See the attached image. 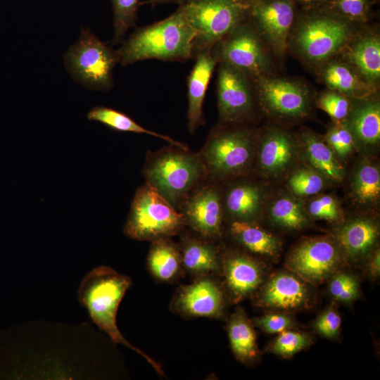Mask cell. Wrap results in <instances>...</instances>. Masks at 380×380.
I'll list each match as a JSON object with an SVG mask.
<instances>
[{
	"label": "cell",
	"mask_w": 380,
	"mask_h": 380,
	"mask_svg": "<svg viewBox=\"0 0 380 380\" xmlns=\"http://www.w3.org/2000/svg\"><path fill=\"white\" fill-rule=\"evenodd\" d=\"M309 300L310 292L303 280L287 272L272 276L258 298V305L262 307L284 310L303 308Z\"/></svg>",
	"instance_id": "19"
},
{
	"label": "cell",
	"mask_w": 380,
	"mask_h": 380,
	"mask_svg": "<svg viewBox=\"0 0 380 380\" xmlns=\"http://www.w3.org/2000/svg\"><path fill=\"white\" fill-rule=\"evenodd\" d=\"M294 0H250L249 17L272 55L284 57L297 15Z\"/></svg>",
	"instance_id": "12"
},
{
	"label": "cell",
	"mask_w": 380,
	"mask_h": 380,
	"mask_svg": "<svg viewBox=\"0 0 380 380\" xmlns=\"http://www.w3.org/2000/svg\"><path fill=\"white\" fill-rule=\"evenodd\" d=\"M369 84L378 89L380 81V37L366 25L338 54Z\"/></svg>",
	"instance_id": "16"
},
{
	"label": "cell",
	"mask_w": 380,
	"mask_h": 380,
	"mask_svg": "<svg viewBox=\"0 0 380 380\" xmlns=\"http://www.w3.org/2000/svg\"><path fill=\"white\" fill-rule=\"evenodd\" d=\"M377 222L370 217H359L348 220L336 229L335 241L343 256L353 260L365 257L379 237Z\"/></svg>",
	"instance_id": "21"
},
{
	"label": "cell",
	"mask_w": 380,
	"mask_h": 380,
	"mask_svg": "<svg viewBox=\"0 0 380 380\" xmlns=\"http://www.w3.org/2000/svg\"><path fill=\"white\" fill-rule=\"evenodd\" d=\"M188 79V128L193 134L203 124V103L211 75L218 61L212 50L198 53Z\"/></svg>",
	"instance_id": "22"
},
{
	"label": "cell",
	"mask_w": 380,
	"mask_h": 380,
	"mask_svg": "<svg viewBox=\"0 0 380 380\" xmlns=\"http://www.w3.org/2000/svg\"><path fill=\"white\" fill-rule=\"evenodd\" d=\"M372 6V0H326L321 7L351 21L366 24Z\"/></svg>",
	"instance_id": "34"
},
{
	"label": "cell",
	"mask_w": 380,
	"mask_h": 380,
	"mask_svg": "<svg viewBox=\"0 0 380 380\" xmlns=\"http://www.w3.org/2000/svg\"><path fill=\"white\" fill-rule=\"evenodd\" d=\"M351 194L360 205H371L380 196V173L378 167L369 162L360 164L351 179Z\"/></svg>",
	"instance_id": "31"
},
{
	"label": "cell",
	"mask_w": 380,
	"mask_h": 380,
	"mask_svg": "<svg viewBox=\"0 0 380 380\" xmlns=\"http://www.w3.org/2000/svg\"><path fill=\"white\" fill-rule=\"evenodd\" d=\"M316 72L327 89L352 99L367 98L377 93V88L369 84L353 67L337 57L323 63Z\"/></svg>",
	"instance_id": "20"
},
{
	"label": "cell",
	"mask_w": 380,
	"mask_h": 380,
	"mask_svg": "<svg viewBox=\"0 0 380 380\" xmlns=\"http://www.w3.org/2000/svg\"><path fill=\"white\" fill-rule=\"evenodd\" d=\"M333 276L329 285L331 295L341 302L349 303L354 300L359 293L357 279L347 273H337Z\"/></svg>",
	"instance_id": "39"
},
{
	"label": "cell",
	"mask_w": 380,
	"mask_h": 380,
	"mask_svg": "<svg viewBox=\"0 0 380 380\" xmlns=\"http://www.w3.org/2000/svg\"><path fill=\"white\" fill-rule=\"evenodd\" d=\"M195 36L192 58L210 51L249 18L250 0H186L179 5Z\"/></svg>",
	"instance_id": "5"
},
{
	"label": "cell",
	"mask_w": 380,
	"mask_h": 380,
	"mask_svg": "<svg viewBox=\"0 0 380 380\" xmlns=\"http://www.w3.org/2000/svg\"><path fill=\"white\" fill-rule=\"evenodd\" d=\"M212 51L218 63L232 65L251 80L273 74L272 53L250 17L236 25Z\"/></svg>",
	"instance_id": "9"
},
{
	"label": "cell",
	"mask_w": 380,
	"mask_h": 380,
	"mask_svg": "<svg viewBox=\"0 0 380 380\" xmlns=\"http://www.w3.org/2000/svg\"><path fill=\"white\" fill-rule=\"evenodd\" d=\"M302 10H309L321 7L326 0H294Z\"/></svg>",
	"instance_id": "44"
},
{
	"label": "cell",
	"mask_w": 380,
	"mask_h": 380,
	"mask_svg": "<svg viewBox=\"0 0 380 380\" xmlns=\"http://www.w3.org/2000/svg\"><path fill=\"white\" fill-rule=\"evenodd\" d=\"M311 343L310 336L304 332L285 330L270 344L268 350L284 357L293 356Z\"/></svg>",
	"instance_id": "37"
},
{
	"label": "cell",
	"mask_w": 380,
	"mask_h": 380,
	"mask_svg": "<svg viewBox=\"0 0 380 380\" xmlns=\"http://www.w3.org/2000/svg\"><path fill=\"white\" fill-rule=\"evenodd\" d=\"M341 319L339 314L333 308L324 311L316 320V330L324 337L333 338L338 336Z\"/></svg>",
	"instance_id": "42"
},
{
	"label": "cell",
	"mask_w": 380,
	"mask_h": 380,
	"mask_svg": "<svg viewBox=\"0 0 380 380\" xmlns=\"http://www.w3.org/2000/svg\"><path fill=\"white\" fill-rule=\"evenodd\" d=\"M343 255L335 240L326 236L309 238L290 252L287 267L302 280L319 284L333 276Z\"/></svg>",
	"instance_id": "11"
},
{
	"label": "cell",
	"mask_w": 380,
	"mask_h": 380,
	"mask_svg": "<svg viewBox=\"0 0 380 380\" xmlns=\"http://www.w3.org/2000/svg\"><path fill=\"white\" fill-rule=\"evenodd\" d=\"M182 205L186 224L201 237L211 240L221 236L223 211L222 195L217 186L200 184Z\"/></svg>",
	"instance_id": "14"
},
{
	"label": "cell",
	"mask_w": 380,
	"mask_h": 380,
	"mask_svg": "<svg viewBox=\"0 0 380 380\" xmlns=\"http://www.w3.org/2000/svg\"><path fill=\"white\" fill-rule=\"evenodd\" d=\"M222 269L226 288L234 303L250 296L262 282L264 273L259 262L239 252L227 253L222 260Z\"/></svg>",
	"instance_id": "18"
},
{
	"label": "cell",
	"mask_w": 380,
	"mask_h": 380,
	"mask_svg": "<svg viewBox=\"0 0 380 380\" xmlns=\"http://www.w3.org/2000/svg\"><path fill=\"white\" fill-rule=\"evenodd\" d=\"M227 333L232 350L238 360L248 362L258 356L255 333L243 310H239L232 315Z\"/></svg>",
	"instance_id": "29"
},
{
	"label": "cell",
	"mask_w": 380,
	"mask_h": 380,
	"mask_svg": "<svg viewBox=\"0 0 380 380\" xmlns=\"http://www.w3.org/2000/svg\"><path fill=\"white\" fill-rule=\"evenodd\" d=\"M185 224L183 213L146 182L135 192L123 231L133 239L152 242L175 236Z\"/></svg>",
	"instance_id": "7"
},
{
	"label": "cell",
	"mask_w": 380,
	"mask_h": 380,
	"mask_svg": "<svg viewBox=\"0 0 380 380\" xmlns=\"http://www.w3.org/2000/svg\"><path fill=\"white\" fill-rule=\"evenodd\" d=\"M255 326L268 334H279L294 326L293 319L281 313H270L256 317L253 321Z\"/></svg>",
	"instance_id": "41"
},
{
	"label": "cell",
	"mask_w": 380,
	"mask_h": 380,
	"mask_svg": "<svg viewBox=\"0 0 380 380\" xmlns=\"http://www.w3.org/2000/svg\"><path fill=\"white\" fill-rule=\"evenodd\" d=\"M172 306L184 317L218 318L224 311V296L211 275L201 276L192 283L180 286Z\"/></svg>",
	"instance_id": "15"
},
{
	"label": "cell",
	"mask_w": 380,
	"mask_h": 380,
	"mask_svg": "<svg viewBox=\"0 0 380 380\" xmlns=\"http://www.w3.org/2000/svg\"><path fill=\"white\" fill-rule=\"evenodd\" d=\"M230 232L237 241L253 253L275 257L279 253L280 243L277 237L253 222L234 220Z\"/></svg>",
	"instance_id": "28"
},
{
	"label": "cell",
	"mask_w": 380,
	"mask_h": 380,
	"mask_svg": "<svg viewBox=\"0 0 380 380\" xmlns=\"http://www.w3.org/2000/svg\"><path fill=\"white\" fill-rule=\"evenodd\" d=\"M117 63V51L87 29L82 30L77 42L64 54L65 66L72 79L92 90L112 88V72Z\"/></svg>",
	"instance_id": "8"
},
{
	"label": "cell",
	"mask_w": 380,
	"mask_h": 380,
	"mask_svg": "<svg viewBox=\"0 0 380 380\" xmlns=\"http://www.w3.org/2000/svg\"><path fill=\"white\" fill-rule=\"evenodd\" d=\"M353 99L336 91L327 89L319 95L317 104L334 122L345 121L352 108Z\"/></svg>",
	"instance_id": "36"
},
{
	"label": "cell",
	"mask_w": 380,
	"mask_h": 380,
	"mask_svg": "<svg viewBox=\"0 0 380 380\" xmlns=\"http://www.w3.org/2000/svg\"><path fill=\"white\" fill-rule=\"evenodd\" d=\"M255 95L262 110L280 119H300L311 110L309 87L298 80L269 75L252 80Z\"/></svg>",
	"instance_id": "10"
},
{
	"label": "cell",
	"mask_w": 380,
	"mask_h": 380,
	"mask_svg": "<svg viewBox=\"0 0 380 380\" xmlns=\"http://www.w3.org/2000/svg\"><path fill=\"white\" fill-rule=\"evenodd\" d=\"M376 96L353 99L345 120L355 142L363 146H373L380 140V103Z\"/></svg>",
	"instance_id": "23"
},
{
	"label": "cell",
	"mask_w": 380,
	"mask_h": 380,
	"mask_svg": "<svg viewBox=\"0 0 380 380\" xmlns=\"http://www.w3.org/2000/svg\"><path fill=\"white\" fill-rule=\"evenodd\" d=\"M300 145L305 159L325 179L336 182L343 179L344 168L324 139L305 129L300 136Z\"/></svg>",
	"instance_id": "24"
},
{
	"label": "cell",
	"mask_w": 380,
	"mask_h": 380,
	"mask_svg": "<svg viewBox=\"0 0 380 380\" xmlns=\"http://www.w3.org/2000/svg\"><path fill=\"white\" fill-rule=\"evenodd\" d=\"M113 11L114 36L113 43L118 44L137 20L139 0H111Z\"/></svg>",
	"instance_id": "33"
},
{
	"label": "cell",
	"mask_w": 380,
	"mask_h": 380,
	"mask_svg": "<svg viewBox=\"0 0 380 380\" xmlns=\"http://www.w3.org/2000/svg\"><path fill=\"white\" fill-rule=\"evenodd\" d=\"M256 149L258 170L266 177L283 174L293 164L296 154L293 137L279 127L264 131Z\"/></svg>",
	"instance_id": "17"
},
{
	"label": "cell",
	"mask_w": 380,
	"mask_h": 380,
	"mask_svg": "<svg viewBox=\"0 0 380 380\" xmlns=\"http://www.w3.org/2000/svg\"><path fill=\"white\" fill-rule=\"evenodd\" d=\"M270 215L274 223L287 229H300L309 224L300 203L290 196H281L272 204Z\"/></svg>",
	"instance_id": "32"
},
{
	"label": "cell",
	"mask_w": 380,
	"mask_h": 380,
	"mask_svg": "<svg viewBox=\"0 0 380 380\" xmlns=\"http://www.w3.org/2000/svg\"><path fill=\"white\" fill-rule=\"evenodd\" d=\"M369 271L372 277H376L380 273V253L379 249L376 250L369 262Z\"/></svg>",
	"instance_id": "43"
},
{
	"label": "cell",
	"mask_w": 380,
	"mask_h": 380,
	"mask_svg": "<svg viewBox=\"0 0 380 380\" xmlns=\"http://www.w3.org/2000/svg\"><path fill=\"white\" fill-rule=\"evenodd\" d=\"M324 179L319 172L312 168H301L291 175L288 186L296 196H308L317 194L323 189Z\"/></svg>",
	"instance_id": "35"
},
{
	"label": "cell",
	"mask_w": 380,
	"mask_h": 380,
	"mask_svg": "<svg viewBox=\"0 0 380 380\" xmlns=\"http://www.w3.org/2000/svg\"><path fill=\"white\" fill-rule=\"evenodd\" d=\"M308 214L316 219L338 221L341 213L336 200L330 195H322L312 199L308 205Z\"/></svg>",
	"instance_id": "40"
},
{
	"label": "cell",
	"mask_w": 380,
	"mask_h": 380,
	"mask_svg": "<svg viewBox=\"0 0 380 380\" xmlns=\"http://www.w3.org/2000/svg\"><path fill=\"white\" fill-rule=\"evenodd\" d=\"M209 239L184 237L179 246L184 270L196 277L211 275L222 267L218 251Z\"/></svg>",
	"instance_id": "25"
},
{
	"label": "cell",
	"mask_w": 380,
	"mask_h": 380,
	"mask_svg": "<svg viewBox=\"0 0 380 380\" xmlns=\"http://www.w3.org/2000/svg\"><path fill=\"white\" fill-rule=\"evenodd\" d=\"M324 140L337 158L350 156L355 147V140L345 121L334 122L327 129Z\"/></svg>",
	"instance_id": "38"
},
{
	"label": "cell",
	"mask_w": 380,
	"mask_h": 380,
	"mask_svg": "<svg viewBox=\"0 0 380 380\" xmlns=\"http://www.w3.org/2000/svg\"><path fill=\"white\" fill-rule=\"evenodd\" d=\"M194 32L178 8L167 18L137 28L117 50L122 65L147 60L186 61L192 58Z\"/></svg>",
	"instance_id": "3"
},
{
	"label": "cell",
	"mask_w": 380,
	"mask_h": 380,
	"mask_svg": "<svg viewBox=\"0 0 380 380\" xmlns=\"http://www.w3.org/2000/svg\"><path fill=\"white\" fill-rule=\"evenodd\" d=\"M324 8L300 10L291 29L288 48L306 65L316 70L338 56L365 25Z\"/></svg>",
	"instance_id": "1"
},
{
	"label": "cell",
	"mask_w": 380,
	"mask_h": 380,
	"mask_svg": "<svg viewBox=\"0 0 380 380\" xmlns=\"http://www.w3.org/2000/svg\"><path fill=\"white\" fill-rule=\"evenodd\" d=\"M147 266L152 276L159 281L168 283L177 280L184 270L179 246L170 238L152 241Z\"/></svg>",
	"instance_id": "27"
},
{
	"label": "cell",
	"mask_w": 380,
	"mask_h": 380,
	"mask_svg": "<svg viewBox=\"0 0 380 380\" xmlns=\"http://www.w3.org/2000/svg\"><path fill=\"white\" fill-rule=\"evenodd\" d=\"M217 107L220 120L234 125L248 120L254 106L252 80L238 69L218 63Z\"/></svg>",
	"instance_id": "13"
},
{
	"label": "cell",
	"mask_w": 380,
	"mask_h": 380,
	"mask_svg": "<svg viewBox=\"0 0 380 380\" xmlns=\"http://www.w3.org/2000/svg\"><path fill=\"white\" fill-rule=\"evenodd\" d=\"M132 281L106 266H100L90 271L82 279L78 289V299L89 313L91 321L111 340L124 345L144 357L160 374V366L123 336L117 324L119 305Z\"/></svg>",
	"instance_id": "2"
},
{
	"label": "cell",
	"mask_w": 380,
	"mask_h": 380,
	"mask_svg": "<svg viewBox=\"0 0 380 380\" xmlns=\"http://www.w3.org/2000/svg\"><path fill=\"white\" fill-rule=\"evenodd\" d=\"M186 1V0H151L150 2L153 4L177 3L181 5Z\"/></svg>",
	"instance_id": "45"
},
{
	"label": "cell",
	"mask_w": 380,
	"mask_h": 380,
	"mask_svg": "<svg viewBox=\"0 0 380 380\" xmlns=\"http://www.w3.org/2000/svg\"><path fill=\"white\" fill-rule=\"evenodd\" d=\"M253 133L241 127L213 129L198 153L207 177L222 180L246 174L255 155Z\"/></svg>",
	"instance_id": "6"
},
{
	"label": "cell",
	"mask_w": 380,
	"mask_h": 380,
	"mask_svg": "<svg viewBox=\"0 0 380 380\" xmlns=\"http://www.w3.org/2000/svg\"><path fill=\"white\" fill-rule=\"evenodd\" d=\"M146 182L174 207L207 177L198 154L172 145L149 152L143 170Z\"/></svg>",
	"instance_id": "4"
},
{
	"label": "cell",
	"mask_w": 380,
	"mask_h": 380,
	"mask_svg": "<svg viewBox=\"0 0 380 380\" xmlns=\"http://www.w3.org/2000/svg\"><path fill=\"white\" fill-rule=\"evenodd\" d=\"M87 118L90 120L100 122L115 130L152 135L166 141L170 145L183 149H189L187 145L177 141L169 136L148 130L138 125L127 115L113 108L103 106L94 107L88 113Z\"/></svg>",
	"instance_id": "30"
},
{
	"label": "cell",
	"mask_w": 380,
	"mask_h": 380,
	"mask_svg": "<svg viewBox=\"0 0 380 380\" xmlns=\"http://www.w3.org/2000/svg\"><path fill=\"white\" fill-rule=\"evenodd\" d=\"M262 203L261 189L246 181L232 184L222 196V211L237 221L253 222L259 215Z\"/></svg>",
	"instance_id": "26"
}]
</instances>
